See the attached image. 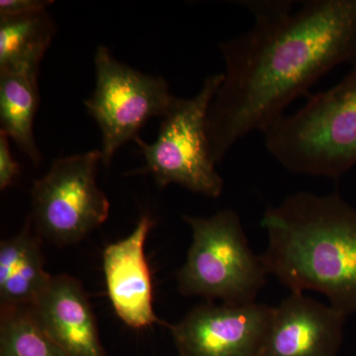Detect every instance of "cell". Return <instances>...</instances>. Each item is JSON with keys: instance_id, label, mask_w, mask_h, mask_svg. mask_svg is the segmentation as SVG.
<instances>
[{"instance_id": "1", "label": "cell", "mask_w": 356, "mask_h": 356, "mask_svg": "<svg viewBox=\"0 0 356 356\" xmlns=\"http://www.w3.org/2000/svg\"><path fill=\"white\" fill-rule=\"evenodd\" d=\"M254 25L222 42L224 81L211 104L207 135L215 163L339 65L356 67V0L243 1Z\"/></svg>"}, {"instance_id": "2", "label": "cell", "mask_w": 356, "mask_h": 356, "mask_svg": "<svg viewBox=\"0 0 356 356\" xmlns=\"http://www.w3.org/2000/svg\"><path fill=\"white\" fill-rule=\"evenodd\" d=\"M267 273L291 291L324 294L348 317L356 313V208L337 193L298 192L268 208Z\"/></svg>"}, {"instance_id": "3", "label": "cell", "mask_w": 356, "mask_h": 356, "mask_svg": "<svg viewBox=\"0 0 356 356\" xmlns=\"http://www.w3.org/2000/svg\"><path fill=\"white\" fill-rule=\"evenodd\" d=\"M264 134L268 153L289 172L343 177L356 165V67Z\"/></svg>"}, {"instance_id": "4", "label": "cell", "mask_w": 356, "mask_h": 356, "mask_svg": "<svg viewBox=\"0 0 356 356\" xmlns=\"http://www.w3.org/2000/svg\"><path fill=\"white\" fill-rule=\"evenodd\" d=\"M184 220L191 227L192 243L177 274L180 292L226 304L255 303L268 273L250 248L235 211L211 217L184 215Z\"/></svg>"}, {"instance_id": "5", "label": "cell", "mask_w": 356, "mask_h": 356, "mask_svg": "<svg viewBox=\"0 0 356 356\" xmlns=\"http://www.w3.org/2000/svg\"><path fill=\"white\" fill-rule=\"evenodd\" d=\"M222 81L224 74H212L193 97L175 98L153 144L135 140L146 161L137 173L153 175L161 187L178 184L208 197L221 195L224 182L211 154L207 118Z\"/></svg>"}, {"instance_id": "6", "label": "cell", "mask_w": 356, "mask_h": 356, "mask_svg": "<svg viewBox=\"0 0 356 356\" xmlns=\"http://www.w3.org/2000/svg\"><path fill=\"white\" fill-rule=\"evenodd\" d=\"M95 64V89L84 105L102 130V163L108 166L123 145L139 138L149 119L165 116L177 97L163 77L122 64L106 47H98Z\"/></svg>"}, {"instance_id": "7", "label": "cell", "mask_w": 356, "mask_h": 356, "mask_svg": "<svg viewBox=\"0 0 356 356\" xmlns=\"http://www.w3.org/2000/svg\"><path fill=\"white\" fill-rule=\"evenodd\" d=\"M102 152L57 159L32 188V222L39 235L57 245H70L102 226L109 201L96 182Z\"/></svg>"}, {"instance_id": "8", "label": "cell", "mask_w": 356, "mask_h": 356, "mask_svg": "<svg viewBox=\"0 0 356 356\" xmlns=\"http://www.w3.org/2000/svg\"><path fill=\"white\" fill-rule=\"evenodd\" d=\"M273 307L204 304L170 325L181 356H261Z\"/></svg>"}, {"instance_id": "9", "label": "cell", "mask_w": 356, "mask_h": 356, "mask_svg": "<svg viewBox=\"0 0 356 356\" xmlns=\"http://www.w3.org/2000/svg\"><path fill=\"white\" fill-rule=\"evenodd\" d=\"M346 320L334 307L291 291L273 307L261 356H337Z\"/></svg>"}, {"instance_id": "10", "label": "cell", "mask_w": 356, "mask_h": 356, "mask_svg": "<svg viewBox=\"0 0 356 356\" xmlns=\"http://www.w3.org/2000/svg\"><path fill=\"white\" fill-rule=\"evenodd\" d=\"M154 222L143 215L130 235L110 243L103 252V269L110 302L117 316L133 329L158 323L145 243Z\"/></svg>"}, {"instance_id": "11", "label": "cell", "mask_w": 356, "mask_h": 356, "mask_svg": "<svg viewBox=\"0 0 356 356\" xmlns=\"http://www.w3.org/2000/svg\"><path fill=\"white\" fill-rule=\"evenodd\" d=\"M30 309L67 356H105L92 309L76 278L67 274L51 276Z\"/></svg>"}, {"instance_id": "12", "label": "cell", "mask_w": 356, "mask_h": 356, "mask_svg": "<svg viewBox=\"0 0 356 356\" xmlns=\"http://www.w3.org/2000/svg\"><path fill=\"white\" fill-rule=\"evenodd\" d=\"M31 218L17 235L0 245L1 308H31L50 280Z\"/></svg>"}, {"instance_id": "13", "label": "cell", "mask_w": 356, "mask_h": 356, "mask_svg": "<svg viewBox=\"0 0 356 356\" xmlns=\"http://www.w3.org/2000/svg\"><path fill=\"white\" fill-rule=\"evenodd\" d=\"M38 105V74L0 70L1 132L13 139L35 165L42 161L33 129Z\"/></svg>"}, {"instance_id": "14", "label": "cell", "mask_w": 356, "mask_h": 356, "mask_svg": "<svg viewBox=\"0 0 356 356\" xmlns=\"http://www.w3.org/2000/svg\"><path fill=\"white\" fill-rule=\"evenodd\" d=\"M55 32V23L47 10L0 17V70L38 74Z\"/></svg>"}, {"instance_id": "15", "label": "cell", "mask_w": 356, "mask_h": 356, "mask_svg": "<svg viewBox=\"0 0 356 356\" xmlns=\"http://www.w3.org/2000/svg\"><path fill=\"white\" fill-rule=\"evenodd\" d=\"M0 356H67L30 308H1Z\"/></svg>"}, {"instance_id": "16", "label": "cell", "mask_w": 356, "mask_h": 356, "mask_svg": "<svg viewBox=\"0 0 356 356\" xmlns=\"http://www.w3.org/2000/svg\"><path fill=\"white\" fill-rule=\"evenodd\" d=\"M20 166L9 147V137L0 132V189L6 191L20 175Z\"/></svg>"}, {"instance_id": "17", "label": "cell", "mask_w": 356, "mask_h": 356, "mask_svg": "<svg viewBox=\"0 0 356 356\" xmlns=\"http://www.w3.org/2000/svg\"><path fill=\"white\" fill-rule=\"evenodd\" d=\"M53 1L48 0H1L0 17L28 15L46 11Z\"/></svg>"}, {"instance_id": "18", "label": "cell", "mask_w": 356, "mask_h": 356, "mask_svg": "<svg viewBox=\"0 0 356 356\" xmlns=\"http://www.w3.org/2000/svg\"><path fill=\"white\" fill-rule=\"evenodd\" d=\"M180 356H181V355H180Z\"/></svg>"}]
</instances>
